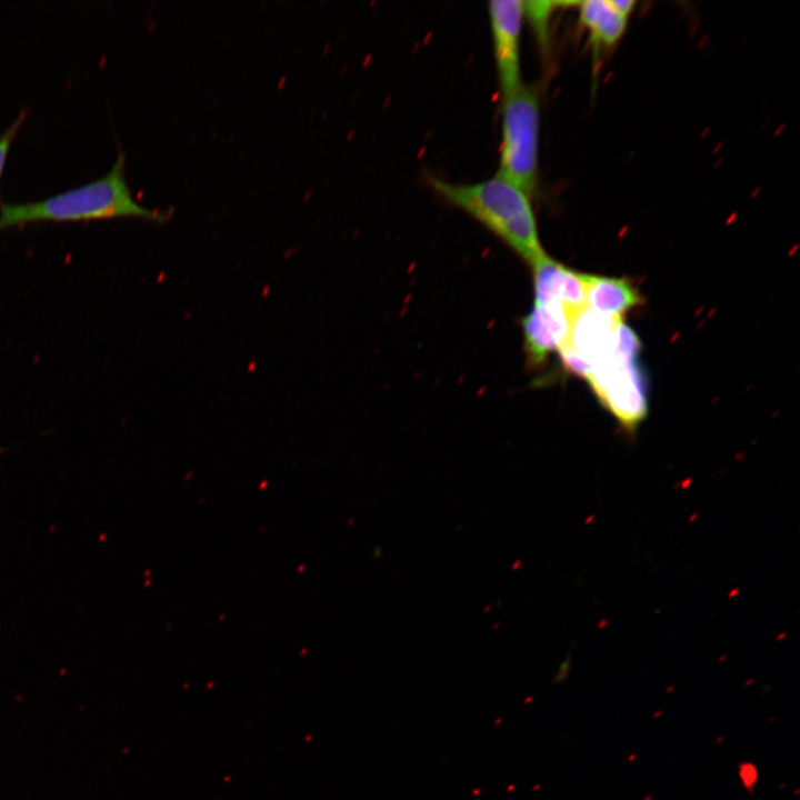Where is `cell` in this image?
Instances as JSON below:
<instances>
[{
    "label": "cell",
    "mask_w": 800,
    "mask_h": 800,
    "mask_svg": "<svg viewBox=\"0 0 800 800\" xmlns=\"http://www.w3.org/2000/svg\"><path fill=\"white\" fill-rule=\"evenodd\" d=\"M169 210L149 209L138 203L126 179V154L119 151L107 174L84 186L41 201L2 203L0 230L34 221H78L133 217L164 222Z\"/></svg>",
    "instance_id": "obj_1"
},
{
    "label": "cell",
    "mask_w": 800,
    "mask_h": 800,
    "mask_svg": "<svg viewBox=\"0 0 800 800\" xmlns=\"http://www.w3.org/2000/svg\"><path fill=\"white\" fill-rule=\"evenodd\" d=\"M430 186L450 204L467 212L522 259L531 263L544 251L540 244L531 198L496 174L476 183L431 178Z\"/></svg>",
    "instance_id": "obj_2"
},
{
    "label": "cell",
    "mask_w": 800,
    "mask_h": 800,
    "mask_svg": "<svg viewBox=\"0 0 800 800\" xmlns=\"http://www.w3.org/2000/svg\"><path fill=\"white\" fill-rule=\"evenodd\" d=\"M540 91L522 83L502 98L501 146L497 174L530 198L538 182Z\"/></svg>",
    "instance_id": "obj_3"
},
{
    "label": "cell",
    "mask_w": 800,
    "mask_h": 800,
    "mask_svg": "<svg viewBox=\"0 0 800 800\" xmlns=\"http://www.w3.org/2000/svg\"><path fill=\"white\" fill-rule=\"evenodd\" d=\"M587 380L624 428L634 429L647 416V384L637 360L611 356L596 364Z\"/></svg>",
    "instance_id": "obj_4"
},
{
    "label": "cell",
    "mask_w": 800,
    "mask_h": 800,
    "mask_svg": "<svg viewBox=\"0 0 800 800\" xmlns=\"http://www.w3.org/2000/svg\"><path fill=\"white\" fill-rule=\"evenodd\" d=\"M489 20L501 97L521 84L520 43L524 21L523 1L496 0L489 3Z\"/></svg>",
    "instance_id": "obj_5"
},
{
    "label": "cell",
    "mask_w": 800,
    "mask_h": 800,
    "mask_svg": "<svg viewBox=\"0 0 800 800\" xmlns=\"http://www.w3.org/2000/svg\"><path fill=\"white\" fill-rule=\"evenodd\" d=\"M621 322V317L604 314L586 306L571 316L568 338L563 343L593 369L611 357Z\"/></svg>",
    "instance_id": "obj_6"
},
{
    "label": "cell",
    "mask_w": 800,
    "mask_h": 800,
    "mask_svg": "<svg viewBox=\"0 0 800 800\" xmlns=\"http://www.w3.org/2000/svg\"><path fill=\"white\" fill-rule=\"evenodd\" d=\"M570 320L563 306L533 303L532 310L522 320L524 352L529 366H541L552 351L559 349L568 338Z\"/></svg>",
    "instance_id": "obj_7"
},
{
    "label": "cell",
    "mask_w": 800,
    "mask_h": 800,
    "mask_svg": "<svg viewBox=\"0 0 800 800\" xmlns=\"http://www.w3.org/2000/svg\"><path fill=\"white\" fill-rule=\"evenodd\" d=\"M586 306L604 314L618 316L641 302L638 290L623 278L582 273Z\"/></svg>",
    "instance_id": "obj_8"
},
{
    "label": "cell",
    "mask_w": 800,
    "mask_h": 800,
    "mask_svg": "<svg viewBox=\"0 0 800 800\" xmlns=\"http://www.w3.org/2000/svg\"><path fill=\"white\" fill-rule=\"evenodd\" d=\"M580 24L588 31L593 51L617 44L626 32L628 18L616 11L609 0L578 2Z\"/></svg>",
    "instance_id": "obj_9"
},
{
    "label": "cell",
    "mask_w": 800,
    "mask_h": 800,
    "mask_svg": "<svg viewBox=\"0 0 800 800\" xmlns=\"http://www.w3.org/2000/svg\"><path fill=\"white\" fill-rule=\"evenodd\" d=\"M561 4L557 1H523L524 18H528L542 47H547L550 18Z\"/></svg>",
    "instance_id": "obj_10"
},
{
    "label": "cell",
    "mask_w": 800,
    "mask_h": 800,
    "mask_svg": "<svg viewBox=\"0 0 800 800\" xmlns=\"http://www.w3.org/2000/svg\"><path fill=\"white\" fill-rule=\"evenodd\" d=\"M640 340L632 329L623 322L619 326L614 349L611 356L622 360H637Z\"/></svg>",
    "instance_id": "obj_11"
},
{
    "label": "cell",
    "mask_w": 800,
    "mask_h": 800,
    "mask_svg": "<svg viewBox=\"0 0 800 800\" xmlns=\"http://www.w3.org/2000/svg\"><path fill=\"white\" fill-rule=\"evenodd\" d=\"M26 116H27V109L21 110V112L16 118V120L0 136V176L2 173L12 140H13L14 136L17 134Z\"/></svg>",
    "instance_id": "obj_12"
},
{
    "label": "cell",
    "mask_w": 800,
    "mask_h": 800,
    "mask_svg": "<svg viewBox=\"0 0 800 800\" xmlns=\"http://www.w3.org/2000/svg\"><path fill=\"white\" fill-rule=\"evenodd\" d=\"M612 8L626 18H629L634 10L636 1L633 0H609Z\"/></svg>",
    "instance_id": "obj_13"
},
{
    "label": "cell",
    "mask_w": 800,
    "mask_h": 800,
    "mask_svg": "<svg viewBox=\"0 0 800 800\" xmlns=\"http://www.w3.org/2000/svg\"><path fill=\"white\" fill-rule=\"evenodd\" d=\"M2 452V449H0V453Z\"/></svg>",
    "instance_id": "obj_14"
}]
</instances>
